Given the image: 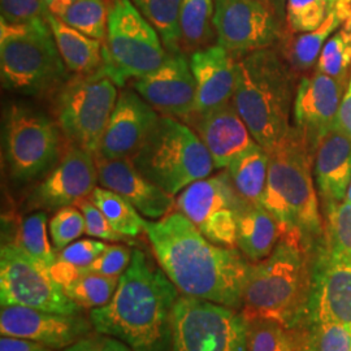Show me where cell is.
Segmentation results:
<instances>
[{
    "mask_svg": "<svg viewBox=\"0 0 351 351\" xmlns=\"http://www.w3.org/2000/svg\"><path fill=\"white\" fill-rule=\"evenodd\" d=\"M145 233L180 293L232 308L242 303L250 263L239 250L206 239L180 211L146 220Z\"/></svg>",
    "mask_w": 351,
    "mask_h": 351,
    "instance_id": "cell-1",
    "label": "cell"
},
{
    "mask_svg": "<svg viewBox=\"0 0 351 351\" xmlns=\"http://www.w3.org/2000/svg\"><path fill=\"white\" fill-rule=\"evenodd\" d=\"M180 290L143 251L119 278L110 302L90 311L95 332L136 351H172V317Z\"/></svg>",
    "mask_w": 351,
    "mask_h": 351,
    "instance_id": "cell-2",
    "label": "cell"
},
{
    "mask_svg": "<svg viewBox=\"0 0 351 351\" xmlns=\"http://www.w3.org/2000/svg\"><path fill=\"white\" fill-rule=\"evenodd\" d=\"M268 154L269 169L262 206L274 215L282 234L298 239L308 254L316 252L326 242V226L314 184V150L303 133L291 125Z\"/></svg>",
    "mask_w": 351,
    "mask_h": 351,
    "instance_id": "cell-3",
    "label": "cell"
},
{
    "mask_svg": "<svg viewBox=\"0 0 351 351\" xmlns=\"http://www.w3.org/2000/svg\"><path fill=\"white\" fill-rule=\"evenodd\" d=\"M297 75L272 47L237 59L233 103L251 136L271 151L290 130Z\"/></svg>",
    "mask_w": 351,
    "mask_h": 351,
    "instance_id": "cell-4",
    "label": "cell"
},
{
    "mask_svg": "<svg viewBox=\"0 0 351 351\" xmlns=\"http://www.w3.org/2000/svg\"><path fill=\"white\" fill-rule=\"evenodd\" d=\"M311 284L308 252L298 239L282 234L269 256L250 264L243 290V316L274 320L287 328L301 322Z\"/></svg>",
    "mask_w": 351,
    "mask_h": 351,
    "instance_id": "cell-5",
    "label": "cell"
},
{
    "mask_svg": "<svg viewBox=\"0 0 351 351\" xmlns=\"http://www.w3.org/2000/svg\"><path fill=\"white\" fill-rule=\"evenodd\" d=\"M66 71L47 19L29 24L0 20L3 88L23 95H43L66 82Z\"/></svg>",
    "mask_w": 351,
    "mask_h": 351,
    "instance_id": "cell-6",
    "label": "cell"
},
{
    "mask_svg": "<svg viewBox=\"0 0 351 351\" xmlns=\"http://www.w3.org/2000/svg\"><path fill=\"white\" fill-rule=\"evenodd\" d=\"M130 162L141 175L171 195L210 177L216 169L199 136L168 116L158 119Z\"/></svg>",
    "mask_w": 351,
    "mask_h": 351,
    "instance_id": "cell-7",
    "label": "cell"
},
{
    "mask_svg": "<svg viewBox=\"0 0 351 351\" xmlns=\"http://www.w3.org/2000/svg\"><path fill=\"white\" fill-rule=\"evenodd\" d=\"M163 40L130 0H114L103 42L101 69L117 88L130 78L149 75L163 65L169 52Z\"/></svg>",
    "mask_w": 351,
    "mask_h": 351,
    "instance_id": "cell-8",
    "label": "cell"
},
{
    "mask_svg": "<svg viewBox=\"0 0 351 351\" xmlns=\"http://www.w3.org/2000/svg\"><path fill=\"white\" fill-rule=\"evenodd\" d=\"M117 97L116 84L101 68L59 88L55 98L56 123L71 146L95 156Z\"/></svg>",
    "mask_w": 351,
    "mask_h": 351,
    "instance_id": "cell-9",
    "label": "cell"
},
{
    "mask_svg": "<svg viewBox=\"0 0 351 351\" xmlns=\"http://www.w3.org/2000/svg\"><path fill=\"white\" fill-rule=\"evenodd\" d=\"M3 146L8 175L14 184H26L55 167L62 130L46 113L12 103L4 116Z\"/></svg>",
    "mask_w": 351,
    "mask_h": 351,
    "instance_id": "cell-10",
    "label": "cell"
},
{
    "mask_svg": "<svg viewBox=\"0 0 351 351\" xmlns=\"http://www.w3.org/2000/svg\"><path fill=\"white\" fill-rule=\"evenodd\" d=\"M249 322L232 307L180 295L172 317V351H247Z\"/></svg>",
    "mask_w": 351,
    "mask_h": 351,
    "instance_id": "cell-11",
    "label": "cell"
},
{
    "mask_svg": "<svg viewBox=\"0 0 351 351\" xmlns=\"http://www.w3.org/2000/svg\"><path fill=\"white\" fill-rule=\"evenodd\" d=\"M0 303L63 315H78L81 308L50 272L16 243L3 245L0 251Z\"/></svg>",
    "mask_w": 351,
    "mask_h": 351,
    "instance_id": "cell-12",
    "label": "cell"
},
{
    "mask_svg": "<svg viewBox=\"0 0 351 351\" xmlns=\"http://www.w3.org/2000/svg\"><path fill=\"white\" fill-rule=\"evenodd\" d=\"M243 203L224 171L184 189L176 199V207L206 239L233 247L237 243V219Z\"/></svg>",
    "mask_w": 351,
    "mask_h": 351,
    "instance_id": "cell-13",
    "label": "cell"
},
{
    "mask_svg": "<svg viewBox=\"0 0 351 351\" xmlns=\"http://www.w3.org/2000/svg\"><path fill=\"white\" fill-rule=\"evenodd\" d=\"M217 45L239 59L282 38L280 11L268 0H215Z\"/></svg>",
    "mask_w": 351,
    "mask_h": 351,
    "instance_id": "cell-14",
    "label": "cell"
},
{
    "mask_svg": "<svg viewBox=\"0 0 351 351\" xmlns=\"http://www.w3.org/2000/svg\"><path fill=\"white\" fill-rule=\"evenodd\" d=\"M302 317L308 328L320 324L351 326V259L326 242L316 251Z\"/></svg>",
    "mask_w": 351,
    "mask_h": 351,
    "instance_id": "cell-15",
    "label": "cell"
},
{
    "mask_svg": "<svg viewBox=\"0 0 351 351\" xmlns=\"http://www.w3.org/2000/svg\"><path fill=\"white\" fill-rule=\"evenodd\" d=\"M98 168L93 154L71 146L50 173L38 184L27 198V208L58 211L91 195L97 188Z\"/></svg>",
    "mask_w": 351,
    "mask_h": 351,
    "instance_id": "cell-16",
    "label": "cell"
},
{
    "mask_svg": "<svg viewBox=\"0 0 351 351\" xmlns=\"http://www.w3.org/2000/svg\"><path fill=\"white\" fill-rule=\"evenodd\" d=\"M133 88L158 113L191 119L195 108V81L185 55L169 52L160 68L136 78Z\"/></svg>",
    "mask_w": 351,
    "mask_h": 351,
    "instance_id": "cell-17",
    "label": "cell"
},
{
    "mask_svg": "<svg viewBox=\"0 0 351 351\" xmlns=\"http://www.w3.org/2000/svg\"><path fill=\"white\" fill-rule=\"evenodd\" d=\"M91 322L78 315L49 313L23 306H5L0 313V333L32 339L53 350H64L88 337Z\"/></svg>",
    "mask_w": 351,
    "mask_h": 351,
    "instance_id": "cell-18",
    "label": "cell"
},
{
    "mask_svg": "<svg viewBox=\"0 0 351 351\" xmlns=\"http://www.w3.org/2000/svg\"><path fill=\"white\" fill-rule=\"evenodd\" d=\"M159 117V113L136 90L123 88L103 133L95 159H130Z\"/></svg>",
    "mask_w": 351,
    "mask_h": 351,
    "instance_id": "cell-19",
    "label": "cell"
},
{
    "mask_svg": "<svg viewBox=\"0 0 351 351\" xmlns=\"http://www.w3.org/2000/svg\"><path fill=\"white\" fill-rule=\"evenodd\" d=\"M346 88L319 69L302 78L294 99L293 126L303 133L313 150L335 124Z\"/></svg>",
    "mask_w": 351,
    "mask_h": 351,
    "instance_id": "cell-20",
    "label": "cell"
},
{
    "mask_svg": "<svg viewBox=\"0 0 351 351\" xmlns=\"http://www.w3.org/2000/svg\"><path fill=\"white\" fill-rule=\"evenodd\" d=\"M190 68L195 81V108L191 117L213 111L233 101L237 59L219 45L194 51Z\"/></svg>",
    "mask_w": 351,
    "mask_h": 351,
    "instance_id": "cell-21",
    "label": "cell"
},
{
    "mask_svg": "<svg viewBox=\"0 0 351 351\" xmlns=\"http://www.w3.org/2000/svg\"><path fill=\"white\" fill-rule=\"evenodd\" d=\"M95 160L101 188L121 195L141 215L151 220H159L172 211L176 204L173 195L141 175L130 159Z\"/></svg>",
    "mask_w": 351,
    "mask_h": 351,
    "instance_id": "cell-22",
    "label": "cell"
},
{
    "mask_svg": "<svg viewBox=\"0 0 351 351\" xmlns=\"http://www.w3.org/2000/svg\"><path fill=\"white\" fill-rule=\"evenodd\" d=\"M313 173L324 208L346 199L351 182V138L337 126H332L316 145Z\"/></svg>",
    "mask_w": 351,
    "mask_h": 351,
    "instance_id": "cell-23",
    "label": "cell"
},
{
    "mask_svg": "<svg viewBox=\"0 0 351 351\" xmlns=\"http://www.w3.org/2000/svg\"><path fill=\"white\" fill-rule=\"evenodd\" d=\"M193 119L197 134L211 154L216 169L228 168L234 158L255 143L233 101Z\"/></svg>",
    "mask_w": 351,
    "mask_h": 351,
    "instance_id": "cell-24",
    "label": "cell"
},
{
    "mask_svg": "<svg viewBox=\"0 0 351 351\" xmlns=\"http://www.w3.org/2000/svg\"><path fill=\"white\" fill-rule=\"evenodd\" d=\"M282 230L262 204L243 203L237 219V246L247 261L258 263L275 250Z\"/></svg>",
    "mask_w": 351,
    "mask_h": 351,
    "instance_id": "cell-25",
    "label": "cell"
},
{
    "mask_svg": "<svg viewBox=\"0 0 351 351\" xmlns=\"http://www.w3.org/2000/svg\"><path fill=\"white\" fill-rule=\"evenodd\" d=\"M47 21L66 69L77 75L95 73L103 65V42L88 37L47 12Z\"/></svg>",
    "mask_w": 351,
    "mask_h": 351,
    "instance_id": "cell-26",
    "label": "cell"
},
{
    "mask_svg": "<svg viewBox=\"0 0 351 351\" xmlns=\"http://www.w3.org/2000/svg\"><path fill=\"white\" fill-rule=\"evenodd\" d=\"M269 154L259 143H252L228 165L226 171L239 198L247 204H262L268 180Z\"/></svg>",
    "mask_w": 351,
    "mask_h": 351,
    "instance_id": "cell-27",
    "label": "cell"
},
{
    "mask_svg": "<svg viewBox=\"0 0 351 351\" xmlns=\"http://www.w3.org/2000/svg\"><path fill=\"white\" fill-rule=\"evenodd\" d=\"M341 25L342 23L337 14L329 11L324 23L314 32L300 34L290 33L289 37L284 38L280 53L295 75L308 73L317 65L326 40Z\"/></svg>",
    "mask_w": 351,
    "mask_h": 351,
    "instance_id": "cell-28",
    "label": "cell"
},
{
    "mask_svg": "<svg viewBox=\"0 0 351 351\" xmlns=\"http://www.w3.org/2000/svg\"><path fill=\"white\" fill-rule=\"evenodd\" d=\"M215 0H181L180 32L181 46L201 50L215 33Z\"/></svg>",
    "mask_w": 351,
    "mask_h": 351,
    "instance_id": "cell-29",
    "label": "cell"
},
{
    "mask_svg": "<svg viewBox=\"0 0 351 351\" xmlns=\"http://www.w3.org/2000/svg\"><path fill=\"white\" fill-rule=\"evenodd\" d=\"M88 199L104 213L116 232L130 239L138 237L145 232L146 220L139 215L138 210L114 191L99 186L93 190Z\"/></svg>",
    "mask_w": 351,
    "mask_h": 351,
    "instance_id": "cell-30",
    "label": "cell"
},
{
    "mask_svg": "<svg viewBox=\"0 0 351 351\" xmlns=\"http://www.w3.org/2000/svg\"><path fill=\"white\" fill-rule=\"evenodd\" d=\"M139 12L156 29L168 52H178L181 46L180 10L181 0H132Z\"/></svg>",
    "mask_w": 351,
    "mask_h": 351,
    "instance_id": "cell-31",
    "label": "cell"
},
{
    "mask_svg": "<svg viewBox=\"0 0 351 351\" xmlns=\"http://www.w3.org/2000/svg\"><path fill=\"white\" fill-rule=\"evenodd\" d=\"M13 243L20 246L32 259L49 272L52 265L56 263L58 255H55V249L49 241L47 215L45 211H36L23 219Z\"/></svg>",
    "mask_w": 351,
    "mask_h": 351,
    "instance_id": "cell-32",
    "label": "cell"
},
{
    "mask_svg": "<svg viewBox=\"0 0 351 351\" xmlns=\"http://www.w3.org/2000/svg\"><path fill=\"white\" fill-rule=\"evenodd\" d=\"M316 69L333 77L346 88L351 78V19L326 40Z\"/></svg>",
    "mask_w": 351,
    "mask_h": 351,
    "instance_id": "cell-33",
    "label": "cell"
},
{
    "mask_svg": "<svg viewBox=\"0 0 351 351\" xmlns=\"http://www.w3.org/2000/svg\"><path fill=\"white\" fill-rule=\"evenodd\" d=\"M108 17L107 0H75L59 19L80 33L104 42Z\"/></svg>",
    "mask_w": 351,
    "mask_h": 351,
    "instance_id": "cell-34",
    "label": "cell"
},
{
    "mask_svg": "<svg viewBox=\"0 0 351 351\" xmlns=\"http://www.w3.org/2000/svg\"><path fill=\"white\" fill-rule=\"evenodd\" d=\"M119 278L86 274L63 287V290L78 307L94 310L107 304L112 298L119 285Z\"/></svg>",
    "mask_w": 351,
    "mask_h": 351,
    "instance_id": "cell-35",
    "label": "cell"
},
{
    "mask_svg": "<svg viewBox=\"0 0 351 351\" xmlns=\"http://www.w3.org/2000/svg\"><path fill=\"white\" fill-rule=\"evenodd\" d=\"M289 328L267 319L249 322L247 351H294Z\"/></svg>",
    "mask_w": 351,
    "mask_h": 351,
    "instance_id": "cell-36",
    "label": "cell"
},
{
    "mask_svg": "<svg viewBox=\"0 0 351 351\" xmlns=\"http://www.w3.org/2000/svg\"><path fill=\"white\" fill-rule=\"evenodd\" d=\"M329 13L328 0H288L287 23L289 33L314 32Z\"/></svg>",
    "mask_w": 351,
    "mask_h": 351,
    "instance_id": "cell-37",
    "label": "cell"
},
{
    "mask_svg": "<svg viewBox=\"0 0 351 351\" xmlns=\"http://www.w3.org/2000/svg\"><path fill=\"white\" fill-rule=\"evenodd\" d=\"M86 229L84 213L73 206L58 210L49 223L51 241L55 251H62L80 239Z\"/></svg>",
    "mask_w": 351,
    "mask_h": 351,
    "instance_id": "cell-38",
    "label": "cell"
},
{
    "mask_svg": "<svg viewBox=\"0 0 351 351\" xmlns=\"http://www.w3.org/2000/svg\"><path fill=\"white\" fill-rule=\"evenodd\" d=\"M326 242L351 259V203L345 201L324 208Z\"/></svg>",
    "mask_w": 351,
    "mask_h": 351,
    "instance_id": "cell-39",
    "label": "cell"
},
{
    "mask_svg": "<svg viewBox=\"0 0 351 351\" xmlns=\"http://www.w3.org/2000/svg\"><path fill=\"white\" fill-rule=\"evenodd\" d=\"M308 329V351H351L350 326L320 324Z\"/></svg>",
    "mask_w": 351,
    "mask_h": 351,
    "instance_id": "cell-40",
    "label": "cell"
},
{
    "mask_svg": "<svg viewBox=\"0 0 351 351\" xmlns=\"http://www.w3.org/2000/svg\"><path fill=\"white\" fill-rule=\"evenodd\" d=\"M133 251L123 245H108L107 249L88 267L81 268V274L120 277L132 262Z\"/></svg>",
    "mask_w": 351,
    "mask_h": 351,
    "instance_id": "cell-41",
    "label": "cell"
},
{
    "mask_svg": "<svg viewBox=\"0 0 351 351\" xmlns=\"http://www.w3.org/2000/svg\"><path fill=\"white\" fill-rule=\"evenodd\" d=\"M75 206L84 213L86 229L85 233L94 237V239H103L108 242H130L132 239L126 237L124 234L116 232L112 226L110 224L108 219L104 216V213L93 203V202L85 198L78 202Z\"/></svg>",
    "mask_w": 351,
    "mask_h": 351,
    "instance_id": "cell-42",
    "label": "cell"
},
{
    "mask_svg": "<svg viewBox=\"0 0 351 351\" xmlns=\"http://www.w3.org/2000/svg\"><path fill=\"white\" fill-rule=\"evenodd\" d=\"M1 21L8 24H29L47 19L43 0H0Z\"/></svg>",
    "mask_w": 351,
    "mask_h": 351,
    "instance_id": "cell-43",
    "label": "cell"
},
{
    "mask_svg": "<svg viewBox=\"0 0 351 351\" xmlns=\"http://www.w3.org/2000/svg\"><path fill=\"white\" fill-rule=\"evenodd\" d=\"M107 243L99 239H81L59 251L58 259L72 264L78 268H85L93 263L103 251L107 249Z\"/></svg>",
    "mask_w": 351,
    "mask_h": 351,
    "instance_id": "cell-44",
    "label": "cell"
},
{
    "mask_svg": "<svg viewBox=\"0 0 351 351\" xmlns=\"http://www.w3.org/2000/svg\"><path fill=\"white\" fill-rule=\"evenodd\" d=\"M63 351H136L124 342L107 336H90L78 341Z\"/></svg>",
    "mask_w": 351,
    "mask_h": 351,
    "instance_id": "cell-45",
    "label": "cell"
},
{
    "mask_svg": "<svg viewBox=\"0 0 351 351\" xmlns=\"http://www.w3.org/2000/svg\"><path fill=\"white\" fill-rule=\"evenodd\" d=\"M49 346L39 343L32 339L1 336L0 339V351H52Z\"/></svg>",
    "mask_w": 351,
    "mask_h": 351,
    "instance_id": "cell-46",
    "label": "cell"
},
{
    "mask_svg": "<svg viewBox=\"0 0 351 351\" xmlns=\"http://www.w3.org/2000/svg\"><path fill=\"white\" fill-rule=\"evenodd\" d=\"M333 125L337 126L351 138V78L349 86L345 90L343 98L339 104V113Z\"/></svg>",
    "mask_w": 351,
    "mask_h": 351,
    "instance_id": "cell-47",
    "label": "cell"
},
{
    "mask_svg": "<svg viewBox=\"0 0 351 351\" xmlns=\"http://www.w3.org/2000/svg\"><path fill=\"white\" fill-rule=\"evenodd\" d=\"M329 11L337 14L339 21L343 24L351 19V0H328Z\"/></svg>",
    "mask_w": 351,
    "mask_h": 351,
    "instance_id": "cell-48",
    "label": "cell"
},
{
    "mask_svg": "<svg viewBox=\"0 0 351 351\" xmlns=\"http://www.w3.org/2000/svg\"><path fill=\"white\" fill-rule=\"evenodd\" d=\"M49 12L52 13L56 17H60L75 0H43Z\"/></svg>",
    "mask_w": 351,
    "mask_h": 351,
    "instance_id": "cell-49",
    "label": "cell"
},
{
    "mask_svg": "<svg viewBox=\"0 0 351 351\" xmlns=\"http://www.w3.org/2000/svg\"><path fill=\"white\" fill-rule=\"evenodd\" d=\"M268 1H271V3L276 7L277 10L281 12V10H282V4H284V0H268Z\"/></svg>",
    "mask_w": 351,
    "mask_h": 351,
    "instance_id": "cell-50",
    "label": "cell"
},
{
    "mask_svg": "<svg viewBox=\"0 0 351 351\" xmlns=\"http://www.w3.org/2000/svg\"><path fill=\"white\" fill-rule=\"evenodd\" d=\"M346 201L350 202L351 203V182L350 185H349V189H348V194H346Z\"/></svg>",
    "mask_w": 351,
    "mask_h": 351,
    "instance_id": "cell-51",
    "label": "cell"
},
{
    "mask_svg": "<svg viewBox=\"0 0 351 351\" xmlns=\"http://www.w3.org/2000/svg\"><path fill=\"white\" fill-rule=\"evenodd\" d=\"M350 329H351V326H350Z\"/></svg>",
    "mask_w": 351,
    "mask_h": 351,
    "instance_id": "cell-52",
    "label": "cell"
}]
</instances>
